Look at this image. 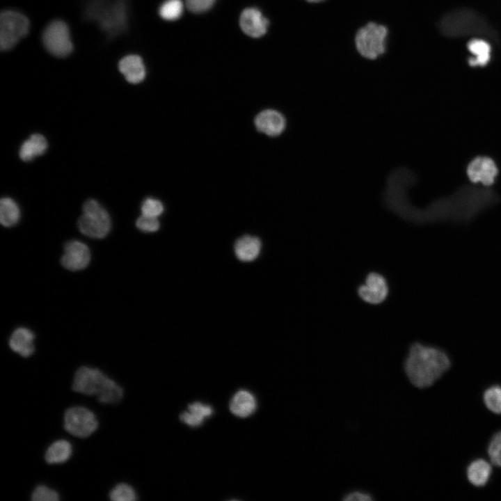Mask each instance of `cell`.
<instances>
[{
  "instance_id": "cell-23",
  "label": "cell",
  "mask_w": 501,
  "mask_h": 501,
  "mask_svg": "<svg viewBox=\"0 0 501 501\" xmlns=\"http://www.w3.org/2000/svg\"><path fill=\"white\" fill-rule=\"evenodd\" d=\"M213 413L212 408L200 402H194L188 406V411L180 415L182 422L191 427L200 425L205 418L209 417Z\"/></svg>"
},
{
  "instance_id": "cell-30",
  "label": "cell",
  "mask_w": 501,
  "mask_h": 501,
  "mask_svg": "<svg viewBox=\"0 0 501 501\" xmlns=\"http://www.w3.org/2000/svg\"><path fill=\"white\" fill-rule=\"evenodd\" d=\"M142 214L158 217L164 212V205L161 201L152 198L145 199L141 205Z\"/></svg>"
},
{
  "instance_id": "cell-31",
  "label": "cell",
  "mask_w": 501,
  "mask_h": 501,
  "mask_svg": "<svg viewBox=\"0 0 501 501\" xmlns=\"http://www.w3.org/2000/svg\"><path fill=\"white\" fill-rule=\"evenodd\" d=\"M136 225L142 232H154L159 229L160 223L157 217L142 214L138 218Z\"/></svg>"
},
{
  "instance_id": "cell-16",
  "label": "cell",
  "mask_w": 501,
  "mask_h": 501,
  "mask_svg": "<svg viewBox=\"0 0 501 501\" xmlns=\"http://www.w3.org/2000/svg\"><path fill=\"white\" fill-rule=\"evenodd\" d=\"M34 334L26 328H18L12 333L9 340V347L12 351L21 356H31L35 351Z\"/></svg>"
},
{
  "instance_id": "cell-1",
  "label": "cell",
  "mask_w": 501,
  "mask_h": 501,
  "mask_svg": "<svg viewBox=\"0 0 501 501\" xmlns=\"http://www.w3.org/2000/svg\"><path fill=\"white\" fill-rule=\"evenodd\" d=\"M498 201V196L491 190L465 186L434 201L422 212H415L413 221L467 223Z\"/></svg>"
},
{
  "instance_id": "cell-13",
  "label": "cell",
  "mask_w": 501,
  "mask_h": 501,
  "mask_svg": "<svg viewBox=\"0 0 501 501\" xmlns=\"http://www.w3.org/2000/svg\"><path fill=\"white\" fill-rule=\"evenodd\" d=\"M254 122L258 131L269 136H279L286 126L283 115L273 109H266L259 113Z\"/></svg>"
},
{
  "instance_id": "cell-33",
  "label": "cell",
  "mask_w": 501,
  "mask_h": 501,
  "mask_svg": "<svg viewBox=\"0 0 501 501\" xmlns=\"http://www.w3.org/2000/svg\"><path fill=\"white\" fill-rule=\"evenodd\" d=\"M344 500H372L373 498L369 493L360 491H354L346 494Z\"/></svg>"
},
{
  "instance_id": "cell-14",
  "label": "cell",
  "mask_w": 501,
  "mask_h": 501,
  "mask_svg": "<svg viewBox=\"0 0 501 501\" xmlns=\"http://www.w3.org/2000/svg\"><path fill=\"white\" fill-rule=\"evenodd\" d=\"M239 24L246 35L253 38H258L267 32L269 21L258 9L249 8L244 10L241 13Z\"/></svg>"
},
{
  "instance_id": "cell-34",
  "label": "cell",
  "mask_w": 501,
  "mask_h": 501,
  "mask_svg": "<svg viewBox=\"0 0 501 501\" xmlns=\"http://www.w3.org/2000/svg\"><path fill=\"white\" fill-rule=\"evenodd\" d=\"M305 1L308 3H317L322 2L325 0H305Z\"/></svg>"
},
{
  "instance_id": "cell-6",
  "label": "cell",
  "mask_w": 501,
  "mask_h": 501,
  "mask_svg": "<svg viewBox=\"0 0 501 501\" xmlns=\"http://www.w3.org/2000/svg\"><path fill=\"white\" fill-rule=\"evenodd\" d=\"M84 214L78 221L79 230L91 238L105 237L111 228V221L106 210L93 199L86 201L83 206Z\"/></svg>"
},
{
  "instance_id": "cell-25",
  "label": "cell",
  "mask_w": 501,
  "mask_h": 501,
  "mask_svg": "<svg viewBox=\"0 0 501 501\" xmlns=\"http://www.w3.org/2000/svg\"><path fill=\"white\" fill-rule=\"evenodd\" d=\"M486 407L492 413L501 414V386L493 385L487 388L483 395Z\"/></svg>"
},
{
  "instance_id": "cell-20",
  "label": "cell",
  "mask_w": 501,
  "mask_h": 501,
  "mask_svg": "<svg viewBox=\"0 0 501 501\" xmlns=\"http://www.w3.org/2000/svg\"><path fill=\"white\" fill-rule=\"evenodd\" d=\"M491 472V464L482 459H477L472 461L466 469L468 480L476 487L485 486L490 479Z\"/></svg>"
},
{
  "instance_id": "cell-26",
  "label": "cell",
  "mask_w": 501,
  "mask_h": 501,
  "mask_svg": "<svg viewBox=\"0 0 501 501\" xmlns=\"http://www.w3.org/2000/svg\"><path fill=\"white\" fill-rule=\"evenodd\" d=\"M183 8L182 0H166L159 8V15L166 20H175L181 17Z\"/></svg>"
},
{
  "instance_id": "cell-17",
  "label": "cell",
  "mask_w": 501,
  "mask_h": 501,
  "mask_svg": "<svg viewBox=\"0 0 501 501\" xmlns=\"http://www.w3.org/2000/svg\"><path fill=\"white\" fill-rule=\"evenodd\" d=\"M468 50L472 55L468 60L471 67H485L491 58V46L486 40L473 38L467 44Z\"/></svg>"
},
{
  "instance_id": "cell-8",
  "label": "cell",
  "mask_w": 501,
  "mask_h": 501,
  "mask_svg": "<svg viewBox=\"0 0 501 501\" xmlns=\"http://www.w3.org/2000/svg\"><path fill=\"white\" fill-rule=\"evenodd\" d=\"M64 429L77 438H87L98 428L95 415L88 408L77 406L67 408L64 413Z\"/></svg>"
},
{
  "instance_id": "cell-19",
  "label": "cell",
  "mask_w": 501,
  "mask_h": 501,
  "mask_svg": "<svg viewBox=\"0 0 501 501\" xmlns=\"http://www.w3.org/2000/svg\"><path fill=\"white\" fill-rule=\"evenodd\" d=\"M256 400L253 395L244 390L238 391L231 399L230 409L236 416L246 418L256 409Z\"/></svg>"
},
{
  "instance_id": "cell-22",
  "label": "cell",
  "mask_w": 501,
  "mask_h": 501,
  "mask_svg": "<svg viewBox=\"0 0 501 501\" xmlns=\"http://www.w3.org/2000/svg\"><path fill=\"white\" fill-rule=\"evenodd\" d=\"M72 447L71 443L64 439L52 443L45 454V461L49 464H58L66 462L72 456Z\"/></svg>"
},
{
  "instance_id": "cell-10",
  "label": "cell",
  "mask_w": 501,
  "mask_h": 501,
  "mask_svg": "<svg viewBox=\"0 0 501 501\" xmlns=\"http://www.w3.org/2000/svg\"><path fill=\"white\" fill-rule=\"evenodd\" d=\"M358 294L367 303L380 304L389 294L388 281L381 273L370 272L367 275L365 283L358 287Z\"/></svg>"
},
{
  "instance_id": "cell-24",
  "label": "cell",
  "mask_w": 501,
  "mask_h": 501,
  "mask_svg": "<svg viewBox=\"0 0 501 501\" xmlns=\"http://www.w3.org/2000/svg\"><path fill=\"white\" fill-rule=\"evenodd\" d=\"M20 218V211L17 203L10 198H3L0 201V221L5 227L17 224Z\"/></svg>"
},
{
  "instance_id": "cell-7",
  "label": "cell",
  "mask_w": 501,
  "mask_h": 501,
  "mask_svg": "<svg viewBox=\"0 0 501 501\" xmlns=\"http://www.w3.org/2000/svg\"><path fill=\"white\" fill-rule=\"evenodd\" d=\"M29 22L19 12L8 10L0 15V48L6 51L13 47L28 33Z\"/></svg>"
},
{
  "instance_id": "cell-12",
  "label": "cell",
  "mask_w": 501,
  "mask_h": 501,
  "mask_svg": "<svg viewBox=\"0 0 501 501\" xmlns=\"http://www.w3.org/2000/svg\"><path fill=\"white\" fill-rule=\"evenodd\" d=\"M498 170L494 161L488 157H477L470 162L467 175L473 183H481L486 186L493 184Z\"/></svg>"
},
{
  "instance_id": "cell-18",
  "label": "cell",
  "mask_w": 501,
  "mask_h": 501,
  "mask_svg": "<svg viewBox=\"0 0 501 501\" xmlns=\"http://www.w3.org/2000/svg\"><path fill=\"white\" fill-rule=\"evenodd\" d=\"M119 70L126 80L131 84L141 82L145 76V70L141 58L136 55L124 57L119 62Z\"/></svg>"
},
{
  "instance_id": "cell-3",
  "label": "cell",
  "mask_w": 501,
  "mask_h": 501,
  "mask_svg": "<svg viewBox=\"0 0 501 501\" xmlns=\"http://www.w3.org/2000/svg\"><path fill=\"white\" fill-rule=\"evenodd\" d=\"M440 33L447 38H458L470 35L498 40L496 31L478 12L460 8L446 13L438 25Z\"/></svg>"
},
{
  "instance_id": "cell-5",
  "label": "cell",
  "mask_w": 501,
  "mask_h": 501,
  "mask_svg": "<svg viewBox=\"0 0 501 501\" xmlns=\"http://www.w3.org/2000/svg\"><path fill=\"white\" fill-rule=\"evenodd\" d=\"M388 35V29L385 26L368 22L356 33L354 40L357 51L367 59L378 58L385 52Z\"/></svg>"
},
{
  "instance_id": "cell-11",
  "label": "cell",
  "mask_w": 501,
  "mask_h": 501,
  "mask_svg": "<svg viewBox=\"0 0 501 501\" xmlns=\"http://www.w3.org/2000/svg\"><path fill=\"white\" fill-rule=\"evenodd\" d=\"M90 260L88 247L81 241L72 240L64 248L61 264L70 271H79L86 268Z\"/></svg>"
},
{
  "instance_id": "cell-15",
  "label": "cell",
  "mask_w": 501,
  "mask_h": 501,
  "mask_svg": "<svg viewBox=\"0 0 501 501\" xmlns=\"http://www.w3.org/2000/svg\"><path fill=\"white\" fill-rule=\"evenodd\" d=\"M261 250V240L249 234L239 237L234 245V254L241 262L254 261L260 255Z\"/></svg>"
},
{
  "instance_id": "cell-2",
  "label": "cell",
  "mask_w": 501,
  "mask_h": 501,
  "mask_svg": "<svg viewBox=\"0 0 501 501\" xmlns=\"http://www.w3.org/2000/svg\"><path fill=\"white\" fill-rule=\"evenodd\" d=\"M450 367L451 360L445 351L418 342L410 346L404 363L408 379L418 388L431 386Z\"/></svg>"
},
{
  "instance_id": "cell-28",
  "label": "cell",
  "mask_w": 501,
  "mask_h": 501,
  "mask_svg": "<svg viewBox=\"0 0 501 501\" xmlns=\"http://www.w3.org/2000/svg\"><path fill=\"white\" fill-rule=\"evenodd\" d=\"M487 453L491 463L501 468V431L496 433L491 439Z\"/></svg>"
},
{
  "instance_id": "cell-27",
  "label": "cell",
  "mask_w": 501,
  "mask_h": 501,
  "mask_svg": "<svg viewBox=\"0 0 501 501\" xmlns=\"http://www.w3.org/2000/svg\"><path fill=\"white\" fill-rule=\"evenodd\" d=\"M109 497L113 501H134L137 499L134 488L126 483L116 484L110 491Z\"/></svg>"
},
{
  "instance_id": "cell-32",
  "label": "cell",
  "mask_w": 501,
  "mask_h": 501,
  "mask_svg": "<svg viewBox=\"0 0 501 501\" xmlns=\"http://www.w3.org/2000/svg\"><path fill=\"white\" fill-rule=\"evenodd\" d=\"M215 0H185L187 8L195 13H200L209 10Z\"/></svg>"
},
{
  "instance_id": "cell-21",
  "label": "cell",
  "mask_w": 501,
  "mask_h": 501,
  "mask_svg": "<svg viewBox=\"0 0 501 501\" xmlns=\"http://www.w3.org/2000/svg\"><path fill=\"white\" fill-rule=\"evenodd\" d=\"M47 148V141L40 134H32L21 145L19 155L24 161H29L35 157L42 155Z\"/></svg>"
},
{
  "instance_id": "cell-9",
  "label": "cell",
  "mask_w": 501,
  "mask_h": 501,
  "mask_svg": "<svg viewBox=\"0 0 501 501\" xmlns=\"http://www.w3.org/2000/svg\"><path fill=\"white\" fill-rule=\"evenodd\" d=\"M42 40L47 50L58 57L66 56L72 50L68 27L61 20L54 21L46 27Z\"/></svg>"
},
{
  "instance_id": "cell-4",
  "label": "cell",
  "mask_w": 501,
  "mask_h": 501,
  "mask_svg": "<svg viewBox=\"0 0 501 501\" xmlns=\"http://www.w3.org/2000/svg\"><path fill=\"white\" fill-rule=\"evenodd\" d=\"M72 389L88 396H96L102 404H116L123 397V389L99 369L80 367L74 373Z\"/></svg>"
},
{
  "instance_id": "cell-29",
  "label": "cell",
  "mask_w": 501,
  "mask_h": 501,
  "mask_svg": "<svg viewBox=\"0 0 501 501\" xmlns=\"http://www.w3.org/2000/svg\"><path fill=\"white\" fill-rule=\"evenodd\" d=\"M33 501H58L59 494L54 489L45 485H38L31 494Z\"/></svg>"
}]
</instances>
